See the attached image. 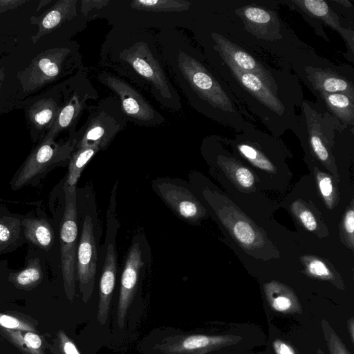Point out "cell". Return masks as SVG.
Segmentation results:
<instances>
[{
    "mask_svg": "<svg viewBox=\"0 0 354 354\" xmlns=\"http://www.w3.org/2000/svg\"><path fill=\"white\" fill-rule=\"evenodd\" d=\"M59 339L63 354H80L73 342L62 331L59 333Z\"/></svg>",
    "mask_w": 354,
    "mask_h": 354,
    "instance_id": "obj_39",
    "label": "cell"
},
{
    "mask_svg": "<svg viewBox=\"0 0 354 354\" xmlns=\"http://www.w3.org/2000/svg\"><path fill=\"white\" fill-rule=\"evenodd\" d=\"M212 37L224 62L230 63L241 71L257 76L273 92L277 91L274 77L260 62L223 35L213 33Z\"/></svg>",
    "mask_w": 354,
    "mask_h": 354,
    "instance_id": "obj_15",
    "label": "cell"
},
{
    "mask_svg": "<svg viewBox=\"0 0 354 354\" xmlns=\"http://www.w3.org/2000/svg\"><path fill=\"white\" fill-rule=\"evenodd\" d=\"M272 346L275 354H299L292 344L280 339H274Z\"/></svg>",
    "mask_w": 354,
    "mask_h": 354,
    "instance_id": "obj_38",
    "label": "cell"
},
{
    "mask_svg": "<svg viewBox=\"0 0 354 354\" xmlns=\"http://www.w3.org/2000/svg\"><path fill=\"white\" fill-rule=\"evenodd\" d=\"M240 336L192 335L176 343L169 344L166 350L171 354H205L210 351L237 344Z\"/></svg>",
    "mask_w": 354,
    "mask_h": 354,
    "instance_id": "obj_18",
    "label": "cell"
},
{
    "mask_svg": "<svg viewBox=\"0 0 354 354\" xmlns=\"http://www.w3.org/2000/svg\"><path fill=\"white\" fill-rule=\"evenodd\" d=\"M321 326L329 354H351L327 320L323 319Z\"/></svg>",
    "mask_w": 354,
    "mask_h": 354,
    "instance_id": "obj_30",
    "label": "cell"
},
{
    "mask_svg": "<svg viewBox=\"0 0 354 354\" xmlns=\"http://www.w3.org/2000/svg\"><path fill=\"white\" fill-rule=\"evenodd\" d=\"M295 212L300 222L307 230L314 231L317 229V221L310 211L305 207H297Z\"/></svg>",
    "mask_w": 354,
    "mask_h": 354,
    "instance_id": "obj_35",
    "label": "cell"
},
{
    "mask_svg": "<svg viewBox=\"0 0 354 354\" xmlns=\"http://www.w3.org/2000/svg\"><path fill=\"white\" fill-rule=\"evenodd\" d=\"M9 331V330H8ZM10 336L14 337L20 340L24 344L26 345L25 349L30 354H39L37 351L41 346V339L39 335L32 332H26L23 338L19 339L15 331H9Z\"/></svg>",
    "mask_w": 354,
    "mask_h": 354,
    "instance_id": "obj_32",
    "label": "cell"
},
{
    "mask_svg": "<svg viewBox=\"0 0 354 354\" xmlns=\"http://www.w3.org/2000/svg\"><path fill=\"white\" fill-rule=\"evenodd\" d=\"M234 178L241 187L250 188L253 185L254 179L250 170L240 165L234 166Z\"/></svg>",
    "mask_w": 354,
    "mask_h": 354,
    "instance_id": "obj_34",
    "label": "cell"
},
{
    "mask_svg": "<svg viewBox=\"0 0 354 354\" xmlns=\"http://www.w3.org/2000/svg\"><path fill=\"white\" fill-rule=\"evenodd\" d=\"M291 3L299 10L310 17L324 21L331 28L338 31L349 44L351 50L353 49V32L343 28L339 24L338 17L323 0H297Z\"/></svg>",
    "mask_w": 354,
    "mask_h": 354,
    "instance_id": "obj_23",
    "label": "cell"
},
{
    "mask_svg": "<svg viewBox=\"0 0 354 354\" xmlns=\"http://www.w3.org/2000/svg\"><path fill=\"white\" fill-rule=\"evenodd\" d=\"M23 216L0 207V256L12 252L26 242Z\"/></svg>",
    "mask_w": 354,
    "mask_h": 354,
    "instance_id": "obj_21",
    "label": "cell"
},
{
    "mask_svg": "<svg viewBox=\"0 0 354 354\" xmlns=\"http://www.w3.org/2000/svg\"><path fill=\"white\" fill-rule=\"evenodd\" d=\"M82 228L77 245L76 273L80 288L86 301L92 294L97 266V247L95 223L91 214L82 216Z\"/></svg>",
    "mask_w": 354,
    "mask_h": 354,
    "instance_id": "obj_9",
    "label": "cell"
},
{
    "mask_svg": "<svg viewBox=\"0 0 354 354\" xmlns=\"http://www.w3.org/2000/svg\"><path fill=\"white\" fill-rule=\"evenodd\" d=\"M318 185L322 196L326 201H330L333 193V186L330 178L326 175H319L318 176Z\"/></svg>",
    "mask_w": 354,
    "mask_h": 354,
    "instance_id": "obj_36",
    "label": "cell"
},
{
    "mask_svg": "<svg viewBox=\"0 0 354 354\" xmlns=\"http://www.w3.org/2000/svg\"><path fill=\"white\" fill-rule=\"evenodd\" d=\"M332 115L344 125L354 124V101L348 95L337 93H319Z\"/></svg>",
    "mask_w": 354,
    "mask_h": 354,
    "instance_id": "obj_25",
    "label": "cell"
},
{
    "mask_svg": "<svg viewBox=\"0 0 354 354\" xmlns=\"http://www.w3.org/2000/svg\"><path fill=\"white\" fill-rule=\"evenodd\" d=\"M26 1V0H0V15L8 10H14Z\"/></svg>",
    "mask_w": 354,
    "mask_h": 354,
    "instance_id": "obj_41",
    "label": "cell"
},
{
    "mask_svg": "<svg viewBox=\"0 0 354 354\" xmlns=\"http://www.w3.org/2000/svg\"><path fill=\"white\" fill-rule=\"evenodd\" d=\"M120 57L137 73L150 82L162 98L166 100H174V89L146 43H135L124 49L121 53Z\"/></svg>",
    "mask_w": 354,
    "mask_h": 354,
    "instance_id": "obj_10",
    "label": "cell"
},
{
    "mask_svg": "<svg viewBox=\"0 0 354 354\" xmlns=\"http://www.w3.org/2000/svg\"><path fill=\"white\" fill-rule=\"evenodd\" d=\"M51 1V0H41L39 2L38 6L36 8V11L40 10L43 7L50 3Z\"/></svg>",
    "mask_w": 354,
    "mask_h": 354,
    "instance_id": "obj_44",
    "label": "cell"
},
{
    "mask_svg": "<svg viewBox=\"0 0 354 354\" xmlns=\"http://www.w3.org/2000/svg\"><path fill=\"white\" fill-rule=\"evenodd\" d=\"M265 295L270 306L283 313H301L300 302L294 291L285 284L271 281L263 286Z\"/></svg>",
    "mask_w": 354,
    "mask_h": 354,
    "instance_id": "obj_24",
    "label": "cell"
},
{
    "mask_svg": "<svg viewBox=\"0 0 354 354\" xmlns=\"http://www.w3.org/2000/svg\"><path fill=\"white\" fill-rule=\"evenodd\" d=\"M80 64L77 46L71 42L37 55L18 73L17 79L24 93H35L72 74Z\"/></svg>",
    "mask_w": 354,
    "mask_h": 354,
    "instance_id": "obj_1",
    "label": "cell"
},
{
    "mask_svg": "<svg viewBox=\"0 0 354 354\" xmlns=\"http://www.w3.org/2000/svg\"><path fill=\"white\" fill-rule=\"evenodd\" d=\"M97 146L76 149L73 152L68 162V169L64 187L75 189L78 179L86 164L99 151Z\"/></svg>",
    "mask_w": 354,
    "mask_h": 354,
    "instance_id": "obj_26",
    "label": "cell"
},
{
    "mask_svg": "<svg viewBox=\"0 0 354 354\" xmlns=\"http://www.w3.org/2000/svg\"><path fill=\"white\" fill-rule=\"evenodd\" d=\"M317 354H325V353L320 348H319L317 351Z\"/></svg>",
    "mask_w": 354,
    "mask_h": 354,
    "instance_id": "obj_46",
    "label": "cell"
},
{
    "mask_svg": "<svg viewBox=\"0 0 354 354\" xmlns=\"http://www.w3.org/2000/svg\"><path fill=\"white\" fill-rule=\"evenodd\" d=\"M43 271L38 258L30 259L26 267L10 274L12 282L21 288H27L37 284L42 279Z\"/></svg>",
    "mask_w": 354,
    "mask_h": 354,
    "instance_id": "obj_28",
    "label": "cell"
},
{
    "mask_svg": "<svg viewBox=\"0 0 354 354\" xmlns=\"http://www.w3.org/2000/svg\"><path fill=\"white\" fill-rule=\"evenodd\" d=\"M229 225L233 235L241 244L246 246L252 245L257 241V232L247 220L238 218Z\"/></svg>",
    "mask_w": 354,
    "mask_h": 354,
    "instance_id": "obj_29",
    "label": "cell"
},
{
    "mask_svg": "<svg viewBox=\"0 0 354 354\" xmlns=\"http://www.w3.org/2000/svg\"><path fill=\"white\" fill-rule=\"evenodd\" d=\"M109 1L105 0H84L80 1V12L83 17H86L91 10L100 9L106 6Z\"/></svg>",
    "mask_w": 354,
    "mask_h": 354,
    "instance_id": "obj_37",
    "label": "cell"
},
{
    "mask_svg": "<svg viewBox=\"0 0 354 354\" xmlns=\"http://www.w3.org/2000/svg\"><path fill=\"white\" fill-rule=\"evenodd\" d=\"M308 80L315 90L319 93H337L348 95L354 101V86L344 77L337 73L320 68H306Z\"/></svg>",
    "mask_w": 354,
    "mask_h": 354,
    "instance_id": "obj_20",
    "label": "cell"
},
{
    "mask_svg": "<svg viewBox=\"0 0 354 354\" xmlns=\"http://www.w3.org/2000/svg\"><path fill=\"white\" fill-rule=\"evenodd\" d=\"M156 194L180 218L196 223L205 210L182 179L158 178L152 183Z\"/></svg>",
    "mask_w": 354,
    "mask_h": 354,
    "instance_id": "obj_8",
    "label": "cell"
},
{
    "mask_svg": "<svg viewBox=\"0 0 354 354\" xmlns=\"http://www.w3.org/2000/svg\"><path fill=\"white\" fill-rule=\"evenodd\" d=\"M142 242L134 236L127 257L121 277L120 296L118 306V324L123 327L126 314L136 291L141 270L147 261Z\"/></svg>",
    "mask_w": 354,
    "mask_h": 354,
    "instance_id": "obj_14",
    "label": "cell"
},
{
    "mask_svg": "<svg viewBox=\"0 0 354 354\" xmlns=\"http://www.w3.org/2000/svg\"><path fill=\"white\" fill-rule=\"evenodd\" d=\"M64 209L59 228L60 258L65 291L71 299L75 293L77 250V189L64 187Z\"/></svg>",
    "mask_w": 354,
    "mask_h": 354,
    "instance_id": "obj_5",
    "label": "cell"
},
{
    "mask_svg": "<svg viewBox=\"0 0 354 354\" xmlns=\"http://www.w3.org/2000/svg\"><path fill=\"white\" fill-rule=\"evenodd\" d=\"M22 226L26 242L46 251L53 246L55 232L46 218L27 214L23 216Z\"/></svg>",
    "mask_w": 354,
    "mask_h": 354,
    "instance_id": "obj_22",
    "label": "cell"
},
{
    "mask_svg": "<svg viewBox=\"0 0 354 354\" xmlns=\"http://www.w3.org/2000/svg\"><path fill=\"white\" fill-rule=\"evenodd\" d=\"M62 103L61 84L35 97L25 108V116L34 144L42 140L55 122Z\"/></svg>",
    "mask_w": 354,
    "mask_h": 354,
    "instance_id": "obj_12",
    "label": "cell"
},
{
    "mask_svg": "<svg viewBox=\"0 0 354 354\" xmlns=\"http://www.w3.org/2000/svg\"><path fill=\"white\" fill-rule=\"evenodd\" d=\"M106 221L105 254L100 281V299L97 313V319L102 325L106 323L108 317L110 301L115 283L117 273L115 239L120 227V223L113 211L107 212Z\"/></svg>",
    "mask_w": 354,
    "mask_h": 354,
    "instance_id": "obj_11",
    "label": "cell"
},
{
    "mask_svg": "<svg viewBox=\"0 0 354 354\" xmlns=\"http://www.w3.org/2000/svg\"><path fill=\"white\" fill-rule=\"evenodd\" d=\"M245 28L256 37L275 40L282 37L276 14L261 7L247 6L236 10Z\"/></svg>",
    "mask_w": 354,
    "mask_h": 354,
    "instance_id": "obj_16",
    "label": "cell"
},
{
    "mask_svg": "<svg viewBox=\"0 0 354 354\" xmlns=\"http://www.w3.org/2000/svg\"><path fill=\"white\" fill-rule=\"evenodd\" d=\"M308 272L316 278L330 280L333 279V273L322 261L311 258L306 262Z\"/></svg>",
    "mask_w": 354,
    "mask_h": 354,
    "instance_id": "obj_31",
    "label": "cell"
},
{
    "mask_svg": "<svg viewBox=\"0 0 354 354\" xmlns=\"http://www.w3.org/2000/svg\"><path fill=\"white\" fill-rule=\"evenodd\" d=\"M301 109L300 130L307 136L309 146L316 157L322 162L330 164L328 137L332 135L335 127H338L339 121L329 113L322 115L306 101L303 102Z\"/></svg>",
    "mask_w": 354,
    "mask_h": 354,
    "instance_id": "obj_13",
    "label": "cell"
},
{
    "mask_svg": "<svg viewBox=\"0 0 354 354\" xmlns=\"http://www.w3.org/2000/svg\"><path fill=\"white\" fill-rule=\"evenodd\" d=\"M98 80L117 95L127 121L145 126H153L163 122L162 115L142 95L122 80L106 73L100 74Z\"/></svg>",
    "mask_w": 354,
    "mask_h": 354,
    "instance_id": "obj_6",
    "label": "cell"
},
{
    "mask_svg": "<svg viewBox=\"0 0 354 354\" xmlns=\"http://www.w3.org/2000/svg\"><path fill=\"white\" fill-rule=\"evenodd\" d=\"M178 66L191 87L202 99L221 110L234 111L233 104L227 93L201 62L180 52Z\"/></svg>",
    "mask_w": 354,
    "mask_h": 354,
    "instance_id": "obj_7",
    "label": "cell"
},
{
    "mask_svg": "<svg viewBox=\"0 0 354 354\" xmlns=\"http://www.w3.org/2000/svg\"><path fill=\"white\" fill-rule=\"evenodd\" d=\"M191 2L183 0H135L131 7L152 12H181L189 8Z\"/></svg>",
    "mask_w": 354,
    "mask_h": 354,
    "instance_id": "obj_27",
    "label": "cell"
},
{
    "mask_svg": "<svg viewBox=\"0 0 354 354\" xmlns=\"http://www.w3.org/2000/svg\"><path fill=\"white\" fill-rule=\"evenodd\" d=\"M6 76V73L3 67L0 66V93L3 86V82Z\"/></svg>",
    "mask_w": 354,
    "mask_h": 354,
    "instance_id": "obj_45",
    "label": "cell"
},
{
    "mask_svg": "<svg viewBox=\"0 0 354 354\" xmlns=\"http://www.w3.org/2000/svg\"><path fill=\"white\" fill-rule=\"evenodd\" d=\"M75 147V141L70 138L64 142L39 141L12 177L11 189L37 185L52 170L68 164Z\"/></svg>",
    "mask_w": 354,
    "mask_h": 354,
    "instance_id": "obj_3",
    "label": "cell"
},
{
    "mask_svg": "<svg viewBox=\"0 0 354 354\" xmlns=\"http://www.w3.org/2000/svg\"><path fill=\"white\" fill-rule=\"evenodd\" d=\"M88 116L77 131L69 136L75 141V149L97 146L106 149L127 122L118 99L109 97L88 107Z\"/></svg>",
    "mask_w": 354,
    "mask_h": 354,
    "instance_id": "obj_2",
    "label": "cell"
},
{
    "mask_svg": "<svg viewBox=\"0 0 354 354\" xmlns=\"http://www.w3.org/2000/svg\"><path fill=\"white\" fill-rule=\"evenodd\" d=\"M335 2L342 5L344 7H346V8H350V7L353 6L352 3L349 1H347V0H336V1H335Z\"/></svg>",
    "mask_w": 354,
    "mask_h": 354,
    "instance_id": "obj_43",
    "label": "cell"
},
{
    "mask_svg": "<svg viewBox=\"0 0 354 354\" xmlns=\"http://www.w3.org/2000/svg\"><path fill=\"white\" fill-rule=\"evenodd\" d=\"M0 326L8 329H17L32 331L33 327L21 320L8 315L0 313Z\"/></svg>",
    "mask_w": 354,
    "mask_h": 354,
    "instance_id": "obj_33",
    "label": "cell"
},
{
    "mask_svg": "<svg viewBox=\"0 0 354 354\" xmlns=\"http://www.w3.org/2000/svg\"><path fill=\"white\" fill-rule=\"evenodd\" d=\"M344 227L347 234H348L351 240H353L354 232V212L353 209L347 211L344 216Z\"/></svg>",
    "mask_w": 354,
    "mask_h": 354,
    "instance_id": "obj_40",
    "label": "cell"
},
{
    "mask_svg": "<svg viewBox=\"0 0 354 354\" xmlns=\"http://www.w3.org/2000/svg\"><path fill=\"white\" fill-rule=\"evenodd\" d=\"M77 0H59L39 16H32L30 21L37 26L38 30L30 37L33 44L50 33L64 23L77 15Z\"/></svg>",
    "mask_w": 354,
    "mask_h": 354,
    "instance_id": "obj_17",
    "label": "cell"
},
{
    "mask_svg": "<svg viewBox=\"0 0 354 354\" xmlns=\"http://www.w3.org/2000/svg\"><path fill=\"white\" fill-rule=\"evenodd\" d=\"M61 86L62 106L55 122L43 138L46 140H55L64 131H68L70 135L73 133L78 119L86 107V102L97 97L95 88L81 71L63 82Z\"/></svg>",
    "mask_w": 354,
    "mask_h": 354,
    "instance_id": "obj_4",
    "label": "cell"
},
{
    "mask_svg": "<svg viewBox=\"0 0 354 354\" xmlns=\"http://www.w3.org/2000/svg\"><path fill=\"white\" fill-rule=\"evenodd\" d=\"M240 86L250 96L258 100L268 110L281 115L284 106L277 94L270 89L257 76L241 71L230 63L224 62Z\"/></svg>",
    "mask_w": 354,
    "mask_h": 354,
    "instance_id": "obj_19",
    "label": "cell"
},
{
    "mask_svg": "<svg viewBox=\"0 0 354 354\" xmlns=\"http://www.w3.org/2000/svg\"><path fill=\"white\" fill-rule=\"evenodd\" d=\"M348 329L350 333L351 341L353 344L354 342V318L353 317H351L348 320Z\"/></svg>",
    "mask_w": 354,
    "mask_h": 354,
    "instance_id": "obj_42",
    "label": "cell"
}]
</instances>
